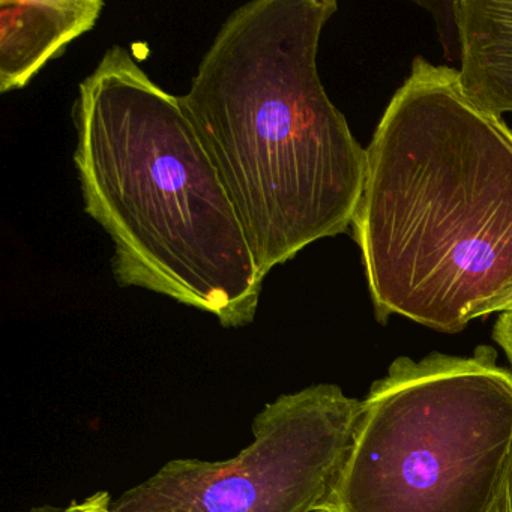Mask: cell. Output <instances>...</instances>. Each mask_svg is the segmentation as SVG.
I'll return each instance as SVG.
<instances>
[{"mask_svg":"<svg viewBox=\"0 0 512 512\" xmlns=\"http://www.w3.org/2000/svg\"><path fill=\"white\" fill-rule=\"evenodd\" d=\"M379 322L442 332L512 292V130L418 56L367 148L352 221Z\"/></svg>","mask_w":512,"mask_h":512,"instance_id":"cell-1","label":"cell"},{"mask_svg":"<svg viewBox=\"0 0 512 512\" xmlns=\"http://www.w3.org/2000/svg\"><path fill=\"white\" fill-rule=\"evenodd\" d=\"M334 0H254L230 14L181 97L263 278L347 232L367 149L329 100L320 37Z\"/></svg>","mask_w":512,"mask_h":512,"instance_id":"cell-2","label":"cell"},{"mask_svg":"<svg viewBox=\"0 0 512 512\" xmlns=\"http://www.w3.org/2000/svg\"><path fill=\"white\" fill-rule=\"evenodd\" d=\"M73 118L85 211L115 245L116 281L250 325L265 278L181 97L113 46L80 83Z\"/></svg>","mask_w":512,"mask_h":512,"instance_id":"cell-3","label":"cell"},{"mask_svg":"<svg viewBox=\"0 0 512 512\" xmlns=\"http://www.w3.org/2000/svg\"><path fill=\"white\" fill-rule=\"evenodd\" d=\"M512 460V373L493 347L401 356L362 401L331 512H487Z\"/></svg>","mask_w":512,"mask_h":512,"instance_id":"cell-4","label":"cell"},{"mask_svg":"<svg viewBox=\"0 0 512 512\" xmlns=\"http://www.w3.org/2000/svg\"><path fill=\"white\" fill-rule=\"evenodd\" d=\"M361 409L335 385L281 395L232 460H172L118 500L97 493L46 512H314L331 496Z\"/></svg>","mask_w":512,"mask_h":512,"instance_id":"cell-5","label":"cell"},{"mask_svg":"<svg viewBox=\"0 0 512 512\" xmlns=\"http://www.w3.org/2000/svg\"><path fill=\"white\" fill-rule=\"evenodd\" d=\"M101 0H2L0 92L29 85L47 62L97 25Z\"/></svg>","mask_w":512,"mask_h":512,"instance_id":"cell-6","label":"cell"},{"mask_svg":"<svg viewBox=\"0 0 512 512\" xmlns=\"http://www.w3.org/2000/svg\"><path fill=\"white\" fill-rule=\"evenodd\" d=\"M451 7L464 88L490 112H512V0H457Z\"/></svg>","mask_w":512,"mask_h":512,"instance_id":"cell-7","label":"cell"},{"mask_svg":"<svg viewBox=\"0 0 512 512\" xmlns=\"http://www.w3.org/2000/svg\"><path fill=\"white\" fill-rule=\"evenodd\" d=\"M494 340L505 350L512 365V310L502 311L493 331Z\"/></svg>","mask_w":512,"mask_h":512,"instance_id":"cell-8","label":"cell"},{"mask_svg":"<svg viewBox=\"0 0 512 512\" xmlns=\"http://www.w3.org/2000/svg\"><path fill=\"white\" fill-rule=\"evenodd\" d=\"M487 512H512V460L505 479Z\"/></svg>","mask_w":512,"mask_h":512,"instance_id":"cell-9","label":"cell"},{"mask_svg":"<svg viewBox=\"0 0 512 512\" xmlns=\"http://www.w3.org/2000/svg\"><path fill=\"white\" fill-rule=\"evenodd\" d=\"M512 310V292H509L508 295L500 298L499 301L491 304L490 307L485 310L484 316H488L491 313H502V311Z\"/></svg>","mask_w":512,"mask_h":512,"instance_id":"cell-10","label":"cell"}]
</instances>
